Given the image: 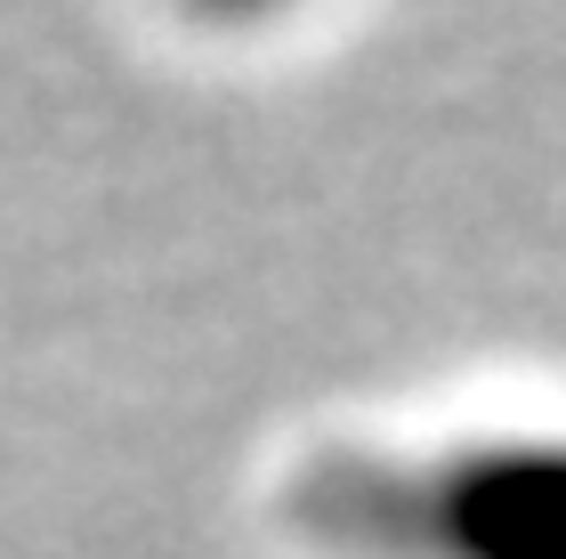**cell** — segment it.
Returning <instances> with one entry per match:
<instances>
[{"instance_id":"1","label":"cell","mask_w":566,"mask_h":559,"mask_svg":"<svg viewBox=\"0 0 566 559\" xmlns=\"http://www.w3.org/2000/svg\"><path fill=\"white\" fill-rule=\"evenodd\" d=\"M300 527L348 559H566V429L307 463Z\"/></svg>"},{"instance_id":"2","label":"cell","mask_w":566,"mask_h":559,"mask_svg":"<svg viewBox=\"0 0 566 559\" xmlns=\"http://www.w3.org/2000/svg\"><path fill=\"white\" fill-rule=\"evenodd\" d=\"M178 9L202 17V24H275V17L307 9V0H178Z\"/></svg>"}]
</instances>
